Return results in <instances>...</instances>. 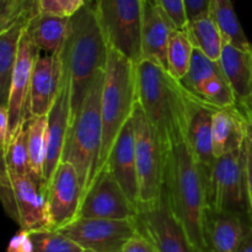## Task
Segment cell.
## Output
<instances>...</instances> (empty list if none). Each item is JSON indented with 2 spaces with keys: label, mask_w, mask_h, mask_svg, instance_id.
Instances as JSON below:
<instances>
[{
  "label": "cell",
  "mask_w": 252,
  "mask_h": 252,
  "mask_svg": "<svg viewBox=\"0 0 252 252\" xmlns=\"http://www.w3.org/2000/svg\"><path fill=\"white\" fill-rule=\"evenodd\" d=\"M218 62L238 101L250 95L252 93V49L246 51L224 42Z\"/></svg>",
  "instance_id": "obj_23"
},
{
  "label": "cell",
  "mask_w": 252,
  "mask_h": 252,
  "mask_svg": "<svg viewBox=\"0 0 252 252\" xmlns=\"http://www.w3.org/2000/svg\"><path fill=\"white\" fill-rule=\"evenodd\" d=\"M59 231L75 241L84 250L122 252L126 244L138 233V229L134 219L78 218Z\"/></svg>",
  "instance_id": "obj_11"
},
{
  "label": "cell",
  "mask_w": 252,
  "mask_h": 252,
  "mask_svg": "<svg viewBox=\"0 0 252 252\" xmlns=\"http://www.w3.org/2000/svg\"><path fill=\"white\" fill-rule=\"evenodd\" d=\"M208 185L209 175L196 159L186 139L166 153L162 191L197 252H209Z\"/></svg>",
  "instance_id": "obj_1"
},
{
  "label": "cell",
  "mask_w": 252,
  "mask_h": 252,
  "mask_svg": "<svg viewBox=\"0 0 252 252\" xmlns=\"http://www.w3.org/2000/svg\"><path fill=\"white\" fill-rule=\"evenodd\" d=\"M38 47L33 42L27 31L20 42L19 54L10 84L9 98H7V113H9V144L17 134L20 128L27 123L26 107L29 100L30 85H31L32 71L34 62L39 54Z\"/></svg>",
  "instance_id": "obj_15"
},
{
  "label": "cell",
  "mask_w": 252,
  "mask_h": 252,
  "mask_svg": "<svg viewBox=\"0 0 252 252\" xmlns=\"http://www.w3.org/2000/svg\"><path fill=\"white\" fill-rule=\"evenodd\" d=\"M236 252H252V225L249 226L248 231H246Z\"/></svg>",
  "instance_id": "obj_38"
},
{
  "label": "cell",
  "mask_w": 252,
  "mask_h": 252,
  "mask_svg": "<svg viewBox=\"0 0 252 252\" xmlns=\"http://www.w3.org/2000/svg\"><path fill=\"white\" fill-rule=\"evenodd\" d=\"M0 198L7 216L21 230H51L46 196L30 176H20L2 165Z\"/></svg>",
  "instance_id": "obj_7"
},
{
  "label": "cell",
  "mask_w": 252,
  "mask_h": 252,
  "mask_svg": "<svg viewBox=\"0 0 252 252\" xmlns=\"http://www.w3.org/2000/svg\"><path fill=\"white\" fill-rule=\"evenodd\" d=\"M33 252H84L83 248L59 230L29 231Z\"/></svg>",
  "instance_id": "obj_30"
},
{
  "label": "cell",
  "mask_w": 252,
  "mask_h": 252,
  "mask_svg": "<svg viewBox=\"0 0 252 252\" xmlns=\"http://www.w3.org/2000/svg\"><path fill=\"white\" fill-rule=\"evenodd\" d=\"M105 166L112 172L129 201L138 208L139 189H138L137 164H135L134 126L132 118L126 123L122 132L118 135Z\"/></svg>",
  "instance_id": "obj_18"
},
{
  "label": "cell",
  "mask_w": 252,
  "mask_h": 252,
  "mask_svg": "<svg viewBox=\"0 0 252 252\" xmlns=\"http://www.w3.org/2000/svg\"><path fill=\"white\" fill-rule=\"evenodd\" d=\"M245 117L239 106L219 108L213 116L212 139L216 159L241 149L245 143Z\"/></svg>",
  "instance_id": "obj_20"
},
{
  "label": "cell",
  "mask_w": 252,
  "mask_h": 252,
  "mask_svg": "<svg viewBox=\"0 0 252 252\" xmlns=\"http://www.w3.org/2000/svg\"><path fill=\"white\" fill-rule=\"evenodd\" d=\"M193 46L185 30H175L167 48V71L177 81H181L191 65Z\"/></svg>",
  "instance_id": "obj_28"
},
{
  "label": "cell",
  "mask_w": 252,
  "mask_h": 252,
  "mask_svg": "<svg viewBox=\"0 0 252 252\" xmlns=\"http://www.w3.org/2000/svg\"><path fill=\"white\" fill-rule=\"evenodd\" d=\"M137 102L166 155L186 139L185 88L166 69L148 59L137 64Z\"/></svg>",
  "instance_id": "obj_2"
},
{
  "label": "cell",
  "mask_w": 252,
  "mask_h": 252,
  "mask_svg": "<svg viewBox=\"0 0 252 252\" xmlns=\"http://www.w3.org/2000/svg\"><path fill=\"white\" fill-rule=\"evenodd\" d=\"M63 81V54H41L34 62L26 107V120L47 117Z\"/></svg>",
  "instance_id": "obj_16"
},
{
  "label": "cell",
  "mask_w": 252,
  "mask_h": 252,
  "mask_svg": "<svg viewBox=\"0 0 252 252\" xmlns=\"http://www.w3.org/2000/svg\"><path fill=\"white\" fill-rule=\"evenodd\" d=\"M84 252H94V251H90V250H85Z\"/></svg>",
  "instance_id": "obj_41"
},
{
  "label": "cell",
  "mask_w": 252,
  "mask_h": 252,
  "mask_svg": "<svg viewBox=\"0 0 252 252\" xmlns=\"http://www.w3.org/2000/svg\"><path fill=\"white\" fill-rule=\"evenodd\" d=\"M137 213V207L129 201L112 172L105 166L84 197L79 218L127 220L134 219Z\"/></svg>",
  "instance_id": "obj_13"
},
{
  "label": "cell",
  "mask_w": 252,
  "mask_h": 252,
  "mask_svg": "<svg viewBox=\"0 0 252 252\" xmlns=\"http://www.w3.org/2000/svg\"><path fill=\"white\" fill-rule=\"evenodd\" d=\"M238 106L241 108V110L250 111L252 112V93L249 96H246L243 100L238 101Z\"/></svg>",
  "instance_id": "obj_40"
},
{
  "label": "cell",
  "mask_w": 252,
  "mask_h": 252,
  "mask_svg": "<svg viewBox=\"0 0 252 252\" xmlns=\"http://www.w3.org/2000/svg\"><path fill=\"white\" fill-rule=\"evenodd\" d=\"M145 0H98L95 7L108 46L137 65L142 61Z\"/></svg>",
  "instance_id": "obj_6"
},
{
  "label": "cell",
  "mask_w": 252,
  "mask_h": 252,
  "mask_svg": "<svg viewBox=\"0 0 252 252\" xmlns=\"http://www.w3.org/2000/svg\"><path fill=\"white\" fill-rule=\"evenodd\" d=\"M105 70H98L91 81L83 105L71 123L62 161L74 165L79 175L83 199L95 182L102 147V98Z\"/></svg>",
  "instance_id": "obj_4"
},
{
  "label": "cell",
  "mask_w": 252,
  "mask_h": 252,
  "mask_svg": "<svg viewBox=\"0 0 252 252\" xmlns=\"http://www.w3.org/2000/svg\"><path fill=\"white\" fill-rule=\"evenodd\" d=\"M208 196L211 212H228L249 218L244 147L216 159L209 176Z\"/></svg>",
  "instance_id": "obj_9"
},
{
  "label": "cell",
  "mask_w": 252,
  "mask_h": 252,
  "mask_svg": "<svg viewBox=\"0 0 252 252\" xmlns=\"http://www.w3.org/2000/svg\"><path fill=\"white\" fill-rule=\"evenodd\" d=\"M137 103V65L122 53L108 46L105 69L101 117L102 147L98 172L107 162L113 145L126 123L132 118Z\"/></svg>",
  "instance_id": "obj_5"
},
{
  "label": "cell",
  "mask_w": 252,
  "mask_h": 252,
  "mask_svg": "<svg viewBox=\"0 0 252 252\" xmlns=\"http://www.w3.org/2000/svg\"><path fill=\"white\" fill-rule=\"evenodd\" d=\"M251 223L235 213L209 212L207 243L209 252H236Z\"/></svg>",
  "instance_id": "obj_21"
},
{
  "label": "cell",
  "mask_w": 252,
  "mask_h": 252,
  "mask_svg": "<svg viewBox=\"0 0 252 252\" xmlns=\"http://www.w3.org/2000/svg\"><path fill=\"white\" fill-rule=\"evenodd\" d=\"M185 31L193 48L201 51L212 61H219L224 39L212 14L189 21Z\"/></svg>",
  "instance_id": "obj_25"
},
{
  "label": "cell",
  "mask_w": 252,
  "mask_h": 252,
  "mask_svg": "<svg viewBox=\"0 0 252 252\" xmlns=\"http://www.w3.org/2000/svg\"><path fill=\"white\" fill-rule=\"evenodd\" d=\"M0 145L2 152L9 145V113L6 105H0Z\"/></svg>",
  "instance_id": "obj_37"
},
{
  "label": "cell",
  "mask_w": 252,
  "mask_h": 252,
  "mask_svg": "<svg viewBox=\"0 0 252 252\" xmlns=\"http://www.w3.org/2000/svg\"><path fill=\"white\" fill-rule=\"evenodd\" d=\"M26 31L39 51L61 54L70 32V17L39 12L30 21Z\"/></svg>",
  "instance_id": "obj_22"
},
{
  "label": "cell",
  "mask_w": 252,
  "mask_h": 252,
  "mask_svg": "<svg viewBox=\"0 0 252 252\" xmlns=\"http://www.w3.org/2000/svg\"><path fill=\"white\" fill-rule=\"evenodd\" d=\"M83 189L73 164L62 161L46 191L47 214L51 230H61L79 218Z\"/></svg>",
  "instance_id": "obj_12"
},
{
  "label": "cell",
  "mask_w": 252,
  "mask_h": 252,
  "mask_svg": "<svg viewBox=\"0 0 252 252\" xmlns=\"http://www.w3.org/2000/svg\"><path fill=\"white\" fill-rule=\"evenodd\" d=\"M32 16H22L11 26L0 32V105H6L9 98L12 71L20 49V42L26 32Z\"/></svg>",
  "instance_id": "obj_24"
},
{
  "label": "cell",
  "mask_w": 252,
  "mask_h": 252,
  "mask_svg": "<svg viewBox=\"0 0 252 252\" xmlns=\"http://www.w3.org/2000/svg\"><path fill=\"white\" fill-rule=\"evenodd\" d=\"M134 221L138 233L145 236L158 252H197L182 224L172 213L164 191L155 203L138 207Z\"/></svg>",
  "instance_id": "obj_10"
},
{
  "label": "cell",
  "mask_w": 252,
  "mask_h": 252,
  "mask_svg": "<svg viewBox=\"0 0 252 252\" xmlns=\"http://www.w3.org/2000/svg\"><path fill=\"white\" fill-rule=\"evenodd\" d=\"M47 117H38L27 122V152L29 176L38 185L44 193L43 167L46 159Z\"/></svg>",
  "instance_id": "obj_26"
},
{
  "label": "cell",
  "mask_w": 252,
  "mask_h": 252,
  "mask_svg": "<svg viewBox=\"0 0 252 252\" xmlns=\"http://www.w3.org/2000/svg\"><path fill=\"white\" fill-rule=\"evenodd\" d=\"M154 1L166 12L177 30L186 29L189 20H187L184 0H154Z\"/></svg>",
  "instance_id": "obj_32"
},
{
  "label": "cell",
  "mask_w": 252,
  "mask_h": 252,
  "mask_svg": "<svg viewBox=\"0 0 252 252\" xmlns=\"http://www.w3.org/2000/svg\"><path fill=\"white\" fill-rule=\"evenodd\" d=\"M38 5L44 14L71 17L85 6V0H38Z\"/></svg>",
  "instance_id": "obj_31"
},
{
  "label": "cell",
  "mask_w": 252,
  "mask_h": 252,
  "mask_svg": "<svg viewBox=\"0 0 252 252\" xmlns=\"http://www.w3.org/2000/svg\"><path fill=\"white\" fill-rule=\"evenodd\" d=\"M241 112L244 113V117H245L246 138H248V139H250L252 142V112H250V111H245V110H241Z\"/></svg>",
  "instance_id": "obj_39"
},
{
  "label": "cell",
  "mask_w": 252,
  "mask_h": 252,
  "mask_svg": "<svg viewBox=\"0 0 252 252\" xmlns=\"http://www.w3.org/2000/svg\"><path fill=\"white\" fill-rule=\"evenodd\" d=\"M122 252H158V250L145 236L137 233L126 244Z\"/></svg>",
  "instance_id": "obj_36"
},
{
  "label": "cell",
  "mask_w": 252,
  "mask_h": 252,
  "mask_svg": "<svg viewBox=\"0 0 252 252\" xmlns=\"http://www.w3.org/2000/svg\"><path fill=\"white\" fill-rule=\"evenodd\" d=\"M186 106V140L204 171L211 176L216 158L213 154L212 126L219 107L201 100L185 89Z\"/></svg>",
  "instance_id": "obj_17"
},
{
  "label": "cell",
  "mask_w": 252,
  "mask_h": 252,
  "mask_svg": "<svg viewBox=\"0 0 252 252\" xmlns=\"http://www.w3.org/2000/svg\"><path fill=\"white\" fill-rule=\"evenodd\" d=\"M184 2L189 21L211 14L212 0H184Z\"/></svg>",
  "instance_id": "obj_33"
},
{
  "label": "cell",
  "mask_w": 252,
  "mask_h": 252,
  "mask_svg": "<svg viewBox=\"0 0 252 252\" xmlns=\"http://www.w3.org/2000/svg\"><path fill=\"white\" fill-rule=\"evenodd\" d=\"M7 252H33V245L29 231L20 230L15 234L7 245Z\"/></svg>",
  "instance_id": "obj_35"
},
{
  "label": "cell",
  "mask_w": 252,
  "mask_h": 252,
  "mask_svg": "<svg viewBox=\"0 0 252 252\" xmlns=\"http://www.w3.org/2000/svg\"><path fill=\"white\" fill-rule=\"evenodd\" d=\"M245 150V164H246V184H248V204H249V218L252 225V142L245 138L244 143Z\"/></svg>",
  "instance_id": "obj_34"
},
{
  "label": "cell",
  "mask_w": 252,
  "mask_h": 252,
  "mask_svg": "<svg viewBox=\"0 0 252 252\" xmlns=\"http://www.w3.org/2000/svg\"><path fill=\"white\" fill-rule=\"evenodd\" d=\"M211 14L218 25L224 42L251 51L252 44L241 27L231 0H212Z\"/></svg>",
  "instance_id": "obj_27"
},
{
  "label": "cell",
  "mask_w": 252,
  "mask_h": 252,
  "mask_svg": "<svg viewBox=\"0 0 252 252\" xmlns=\"http://www.w3.org/2000/svg\"><path fill=\"white\" fill-rule=\"evenodd\" d=\"M70 74H69V69L63 58V81H62L61 90H59L51 112L47 116L46 159H44L43 167L44 196H46L47 187H48L54 171L63 159L66 137H68L69 129H70Z\"/></svg>",
  "instance_id": "obj_14"
},
{
  "label": "cell",
  "mask_w": 252,
  "mask_h": 252,
  "mask_svg": "<svg viewBox=\"0 0 252 252\" xmlns=\"http://www.w3.org/2000/svg\"><path fill=\"white\" fill-rule=\"evenodd\" d=\"M176 30L166 12L154 1L145 0L142 27V59L159 64L167 70V48Z\"/></svg>",
  "instance_id": "obj_19"
},
{
  "label": "cell",
  "mask_w": 252,
  "mask_h": 252,
  "mask_svg": "<svg viewBox=\"0 0 252 252\" xmlns=\"http://www.w3.org/2000/svg\"><path fill=\"white\" fill-rule=\"evenodd\" d=\"M139 206L159 201L164 187L165 154L144 111L135 103L133 111ZM138 206V207H139Z\"/></svg>",
  "instance_id": "obj_8"
},
{
  "label": "cell",
  "mask_w": 252,
  "mask_h": 252,
  "mask_svg": "<svg viewBox=\"0 0 252 252\" xmlns=\"http://www.w3.org/2000/svg\"><path fill=\"white\" fill-rule=\"evenodd\" d=\"M2 165L9 171L20 176H29V152H27V123L11 139L2 152Z\"/></svg>",
  "instance_id": "obj_29"
},
{
  "label": "cell",
  "mask_w": 252,
  "mask_h": 252,
  "mask_svg": "<svg viewBox=\"0 0 252 252\" xmlns=\"http://www.w3.org/2000/svg\"><path fill=\"white\" fill-rule=\"evenodd\" d=\"M108 43L93 7L83 6L70 17V32L63 49V58L70 74L71 115L75 120L94 76L105 70Z\"/></svg>",
  "instance_id": "obj_3"
}]
</instances>
